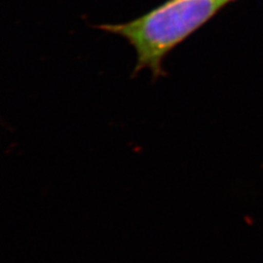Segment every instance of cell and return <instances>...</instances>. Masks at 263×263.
<instances>
[{"instance_id":"6da1fadb","label":"cell","mask_w":263,"mask_h":263,"mask_svg":"<svg viewBox=\"0 0 263 263\" xmlns=\"http://www.w3.org/2000/svg\"><path fill=\"white\" fill-rule=\"evenodd\" d=\"M233 1L167 0L137 19L98 28L125 38L135 49L134 74L147 68L157 78L165 74L163 62L170 52Z\"/></svg>"}]
</instances>
